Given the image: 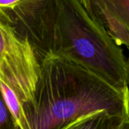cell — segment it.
Instances as JSON below:
<instances>
[{
  "instance_id": "obj_4",
  "label": "cell",
  "mask_w": 129,
  "mask_h": 129,
  "mask_svg": "<svg viewBox=\"0 0 129 129\" xmlns=\"http://www.w3.org/2000/svg\"><path fill=\"white\" fill-rule=\"evenodd\" d=\"M88 12L119 46L129 48V0H81Z\"/></svg>"
},
{
  "instance_id": "obj_9",
  "label": "cell",
  "mask_w": 129,
  "mask_h": 129,
  "mask_svg": "<svg viewBox=\"0 0 129 129\" xmlns=\"http://www.w3.org/2000/svg\"><path fill=\"white\" fill-rule=\"evenodd\" d=\"M128 70H129V60H128Z\"/></svg>"
},
{
  "instance_id": "obj_6",
  "label": "cell",
  "mask_w": 129,
  "mask_h": 129,
  "mask_svg": "<svg viewBox=\"0 0 129 129\" xmlns=\"http://www.w3.org/2000/svg\"><path fill=\"white\" fill-rule=\"evenodd\" d=\"M0 90L3 99L14 119V129H32L24 113L23 105L15 94L0 81Z\"/></svg>"
},
{
  "instance_id": "obj_3",
  "label": "cell",
  "mask_w": 129,
  "mask_h": 129,
  "mask_svg": "<svg viewBox=\"0 0 129 129\" xmlns=\"http://www.w3.org/2000/svg\"><path fill=\"white\" fill-rule=\"evenodd\" d=\"M39 76L35 48L0 14V81L26 104L33 99Z\"/></svg>"
},
{
  "instance_id": "obj_2",
  "label": "cell",
  "mask_w": 129,
  "mask_h": 129,
  "mask_svg": "<svg viewBox=\"0 0 129 129\" xmlns=\"http://www.w3.org/2000/svg\"><path fill=\"white\" fill-rule=\"evenodd\" d=\"M48 50L69 57L113 87L129 91L128 60L81 0L51 1Z\"/></svg>"
},
{
  "instance_id": "obj_5",
  "label": "cell",
  "mask_w": 129,
  "mask_h": 129,
  "mask_svg": "<svg viewBox=\"0 0 129 129\" xmlns=\"http://www.w3.org/2000/svg\"><path fill=\"white\" fill-rule=\"evenodd\" d=\"M125 119L121 116L101 111L83 118L68 129H119Z\"/></svg>"
},
{
  "instance_id": "obj_8",
  "label": "cell",
  "mask_w": 129,
  "mask_h": 129,
  "mask_svg": "<svg viewBox=\"0 0 129 129\" xmlns=\"http://www.w3.org/2000/svg\"><path fill=\"white\" fill-rule=\"evenodd\" d=\"M119 129H129V117L125 119L121 124Z\"/></svg>"
},
{
  "instance_id": "obj_1",
  "label": "cell",
  "mask_w": 129,
  "mask_h": 129,
  "mask_svg": "<svg viewBox=\"0 0 129 129\" xmlns=\"http://www.w3.org/2000/svg\"><path fill=\"white\" fill-rule=\"evenodd\" d=\"M32 129H68L83 118L105 111L129 117V91H121L69 57L48 51L31 102L22 104Z\"/></svg>"
},
{
  "instance_id": "obj_7",
  "label": "cell",
  "mask_w": 129,
  "mask_h": 129,
  "mask_svg": "<svg viewBox=\"0 0 129 129\" xmlns=\"http://www.w3.org/2000/svg\"><path fill=\"white\" fill-rule=\"evenodd\" d=\"M0 129H14V119L7 107L0 90Z\"/></svg>"
}]
</instances>
